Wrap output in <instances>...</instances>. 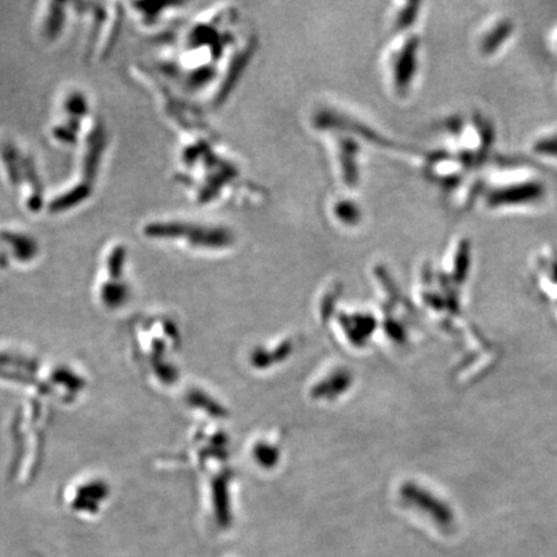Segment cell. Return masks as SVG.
Returning <instances> with one entry per match:
<instances>
[{
    "mask_svg": "<svg viewBox=\"0 0 557 557\" xmlns=\"http://www.w3.org/2000/svg\"><path fill=\"white\" fill-rule=\"evenodd\" d=\"M548 175L523 154L497 153L480 173L476 204L490 215H536L550 203Z\"/></svg>",
    "mask_w": 557,
    "mask_h": 557,
    "instance_id": "1",
    "label": "cell"
},
{
    "mask_svg": "<svg viewBox=\"0 0 557 557\" xmlns=\"http://www.w3.org/2000/svg\"><path fill=\"white\" fill-rule=\"evenodd\" d=\"M518 35V21L510 13H490L476 29L474 37L476 55L485 62L501 60L514 47Z\"/></svg>",
    "mask_w": 557,
    "mask_h": 557,
    "instance_id": "2",
    "label": "cell"
},
{
    "mask_svg": "<svg viewBox=\"0 0 557 557\" xmlns=\"http://www.w3.org/2000/svg\"><path fill=\"white\" fill-rule=\"evenodd\" d=\"M523 155L547 173L557 171V124H547L530 133Z\"/></svg>",
    "mask_w": 557,
    "mask_h": 557,
    "instance_id": "3",
    "label": "cell"
},
{
    "mask_svg": "<svg viewBox=\"0 0 557 557\" xmlns=\"http://www.w3.org/2000/svg\"><path fill=\"white\" fill-rule=\"evenodd\" d=\"M548 46H550V51L557 65V24L551 29L550 35H548Z\"/></svg>",
    "mask_w": 557,
    "mask_h": 557,
    "instance_id": "4",
    "label": "cell"
}]
</instances>
